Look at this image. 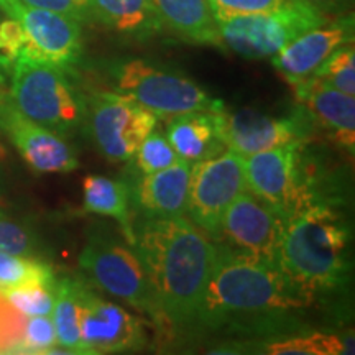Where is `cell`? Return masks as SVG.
I'll use <instances>...</instances> for the list:
<instances>
[{
    "mask_svg": "<svg viewBox=\"0 0 355 355\" xmlns=\"http://www.w3.org/2000/svg\"><path fill=\"white\" fill-rule=\"evenodd\" d=\"M133 234V247L159 313V327L198 324L216 259L211 239L184 216L144 217Z\"/></svg>",
    "mask_w": 355,
    "mask_h": 355,
    "instance_id": "obj_1",
    "label": "cell"
},
{
    "mask_svg": "<svg viewBox=\"0 0 355 355\" xmlns=\"http://www.w3.org/2000/svg\"><path fill=\"white\" fill-rule=\"evenodd\" d=\"M311 301L277 263L217 242L198 324L217 327L232 319L273 316Z\"/></svg>",
    "mask_w": 355,
    "mask_h": 355,
    "instance_id": "obj_2",
    "label": "cell"
},
{
    "mask_svg": "<svg viewBox=\"0 0 355 355\" xmlns=\"http://www.w3.org/2000/svg\"><path fill=\"white\" fill-rule=\"evenodd\" d=\"M347 257L349 227L331 204L311 202L286 217L278 266L311 298L343 285Z\"/></svg>",
    "mask_w": 355,
    "mask_h": 355,
    "instance_id": "obj_3",
    "label": "cell"
},
{
    "mask_svg": "<svg viewBox=\"0 0 355 355\" xmlns=\"http://www.w3.org/2000/svg\"><path fill=\"white\" fill-rule=\"evenodd\" d=\"M8 96L25 117L63 137L83 125L86 115V101L66 71L25 55L13 64Z\"/></svg>",
    "mask_w": 355,
    "mask_h": 355,
    "instance_id": "obj_4",
    "label": "cell"
},
{
    "mask_svg": "<svg viewBox=\"0 0 355 355\" xmlns=\"http://www.w3.org/2000/svg\"><path fill=\"white\" fill-rule=\"evenodd\" d=\"M79 266L97 286L141 311L159 326V313L152 286L135 247L109 227L89 232L79 255Z\"/></svg>",
    "mask_w": 355,
    "mask_h": 355,
    "instance_id": "obj_5",
    "label": "cell"
},
{
    "mask_svg": "<svg viewBox=\"0 0 355 355\" xmlns=\"http://www.w3.org/2000/svg\"><path fill=\"white\" fill-rule=\"evenodd\" d=\"M115 92L130 97L157 117L212 112L222 104L193 79L145 60L122 61L112 71Z\"/></svg>",
    "mask_w": 355,
    "mask_h": 355,
    "instance_id": "obj_6",
    "label": "cell"
},
{
    "mask_svg": "<svg viewBox=\"0 0 355 355\" xmlns=\"http://www.w3.org/2000/svg\"><path fill=\"white\" fill-rule=\"evenodd\" d=\"M326 20L329 17L298 0L278 10L217 19V26L222 44L230 51L247 60H272L296 37Z\"/></svg>",
    "mask_w": 355,
    "mask_h": 355,
    "instance_id": "obj_7",
    "label": "cell"
},
{
    "mask_svg": "<svg viewBox=\"0 0 355 355\" xmlns=\"http://www.w3.org/2000/svg\"><path fill=\"white\" fill-rule=\"evenodd\" d=\"M303 146L304 141H291L243 157L247 191L285 219L311 202H319L304 173Z\"/></svg>",
    "mask_w": 355,
    "mask_h": 355,
    "instance_id": "obj_8",
    "label": "cell"
},
{
    "mask_svg": "<svg viewBox=\"0 0 355 355\" xmlns=\"http://www.w3.org/2000/svg\"><path fill=\"white\" fill-rule=\"evenodd\" d=\"M91 140L109 162H128L158 117L121 92H99L86 102L84 115Z\"/></svg>",
    "mask_w": 355,
    "mask_h": 355,
    "instance_id": "obj_9",
    "label": "cell"
},
{
    "mask_svg": "<svg viewBox=\"0 0 355 355\" xmlns=\"http://www.w3.org/2000/svg\"><path fill=\"white\" fill-rule=\"evenodd\" d=\"M247 191L243 157L219 153L193 163L189 176L188 214L212 242H219L222 216L235 198Z\"/></svg>",
    "mask_w": 355,
    "mask_h": 355,
    "instance_id": "obj_10",
    "label": "cell"
},
{
    "mask_svg": "<svg viewBox=\"0 0 355 355\" xmlns=\"http://www.w3.org/2000/svg\"><path fill=\"white\" fill-rule=\"evenodd\" d=\"M78 321L84 354H110L145 344L141 322L122 306L101 298L78 279Z\"/></svg>",
    "mask_w": 355,
    "mask_h": 355,
    "instance_id": "obj_11",
    "label": "cell"
},
{
    "mask_svg": "<svg viewBox=\"0 0 355 355\" xmlns=\"http://www.w3.org/2000/svg\"><path fill=\"white\" fill-rule=\"evenodd\" d=\"M285 217L250 191L235 198L220 222L219 242L278 265Z\"/></svg>",
    "mask_w": 355,
    "mask_h": 355,
    "instance_id": "obj_12",
    "label": "cell"
},
{
    "mask_svg": "<svg viewBox=\"0 0 355 355\" xmlns=\"http://www.w3.org/2000/svg\"><path fill=\"white\" fill-rule=\"evenodd\" d=\"M214 115L217 133L229 152L248 157L275 146L304 141L309 135L308 122L301 117H273L254 109L229 112L220 104Z\"/></svg>",
    "mask_w": 355,
    "mask_h": 355,
    "instance_id": "obj_13",
    "label": "cell"
},
{
    "mask_svg": "<svg viewBox=\"0 0 355 355\" xmlns=\"http://www.w3.org/2000/svg\"><path fill=\"white\" fill-rule=\"evenodd\" d=\"M10 17L25 32L21 55L69 71L83 53V24L63 13L26 7L17 2Z\"/></svg>",
    "mask_w": 355,
    "mask_h": 355,
    "instance_id": "obj_14",
    "label": "cell"
},
{
    "mask_svg": "<svg viewBox=\"0 0 355 355\" xmlns=\"http://www.w3.org/2000/svg\"><path fill=\"white\" fill-rule=\"evenodd\" d=\"M0 128L19 150L26 165L38 173H71L79 168L78 155L63 135L30 121L0 89Z\"/></svg>",
    "mask_w": 355,
    "mask_h": 355,
    "instance_id": "obj_15",
    "label": "cell"
},
{
    "mask_svg": "<svg viewBox=\"0 0 355 355\" xmlns=\"http://www.w3.org/2000/svg\"><path fill=\"white\" fill-rule=\"evenodd\" d=\"M352 42L354 17H337L301 33L272 58V63L295 86L313 76L336 50Z\"/></svg>",
    "mask_w": 355,
    "mask_h": 355,
    "instance_id": "obj_16",
    "label": "cell"
},
{
    "mask_svg": "<svg viewBox=\"0 0 355 355\" xmlns=\"http://www.w3.org/2000/svg\"><path fill=\"white\" fill-rule=\"evenodd\" d=\"M295 94L304 105L308 117L322 127L340 146L354 153L355 148V99L311 76L295 84Z\"/></svg>",
    "mask_w": 355,
    "mask_h": 355,
    "instance_id": "obj_17",
    "label": "cell"
},
{
    "mask_svg": "<svg viewBox=\"0 0 355 355\" xmlns=\"http://www.w3.org/2000/svg\"><path fill=\"white\" fill-rule=\"evenodd\" d=\"M191 166L186 159L150 175L130 186L132 202L144 217H180L188 214Z\"/></svg>",
    "mask_w": 355,
    "mask_h": 355,
    "instance_id": "obj_18",
    "label": "cell"
},
{
    "mask_svg": "<svg viewBox=\"0 0 355 355\" xmlns=\"http://www.w3.org/2000/svg\"><path fill=\"white\" fill-rule=\"evenodd\" d=\"M163 28L189 43L224 48L209 0H150Z\"/></svg>",
    "mask_w": 355,
    "mask_h": 355,
    "instance_id": "obj_19",
    "label": "cell"
},
{
    "mask_svg": "<svg viewBox=\"0 0 355 355\" xmlns=\"http://www.w3.org/2000/svg\"><path fill=\"white\" fill-rule=\"evenodd\" d=\"M166 139L175 152L188 163L212 158L225 148L217 133L212 112H186L171 117Z\"/></svg>",
    "mask_w": 355,
    "mask_h": 355,
    "instance_id": "obj_20",
    "label": "cell"
},
{
    "mask_svg": "<svg viewBox=\"0 0 355 355\" xmlns=\"http://www.w3.org/2000/svg\"><path fill=\"white\" fill-rule=\"evenodd\" d=\"M92 19L123 37L145 40L162 32L163 25L150 0H91Z\"/></svg>",
    "mask_w": 355,
    "mask_h": 355,
    "instance_id": "obj_21",
    "label": "cell"
},
{
    "mask_svg": "<svg viewBox=\"0 0 355 355\" xmlns=\"http://www.w3.org/2000/svg\"><path fill=\"white\" fill-rule=\"evenodd\" d=\"M84 209L91 214L114 217L121 224L123 235L133 245V224L130 214L132 189L125 181L101 175H87L83 181Z\"/></svg>",
    "mask_w": 355,
    "mask_h": 355,
    "instance_id": "obj_22",
    "label": "cell"
},
{
    "mask_svg": "<svg viewBox=\"0 0 355 355\" xmlns=\"http://www.w3.org/2000/svg\"><path fill=\"white\" fill-rule=\"evenodd\" d=\"M55 304L51 319L60 347L71 354H84L78 321V279H55Z\"/></svg>",
    "mask_w": 355,
    "mask_h": 355,
    "instance_id": "obj_23",
    "label": "cell"
},
{
    "mask_svg": "<svg viewBox=\"0 0 355 355\" xmlns=\"http://www.w3.org/2000/svg\"><path fill=\"white\" fill-rule=\"evenodd\" d=\"M266 352L277 355H339L354 354V337L340 339L339 336L314 332L311 336L293 337V339L279 340L266 345Z\"/></svg>",
    "mask_w": 355,
    "mask_h": 355,
    "instance_id": "obj_24",
    "label": "cell"
},
{
    "mask_svg": "<svg viewBox=\"0 0 355 355\" xmlns=\"http://www.w3.org/2000/svg\"><path fill=\"white\" fill-rule=\"evenodd\" d=\"M55 279L53 268L44 261L0 252V290L25 283H53Z\"/></svg>",
    "mask_w": 355,
    "mask_h": 355,
    "instance_id": "obj_25",
    "label": "cell"
},
{
    "mask_svg": "<svg viewBox=\"0 0 355 355\" xmlns=\"http://www.w3.org/2000/svg\"><path fill=\"white\" fill-rule=\"evenodd\" d=\"M55 282L53 283H25V285L0 290L10 301L13 308L30 316H51L55 304Z\"/></svg>",
    "mask_w": 355,
    "mask_h": 355,
    "instance_id": "obj_26",
    "label": "cell"
},
{
    "mask_svg": "<svg viewBox=\"0 0 355 355\" xmlns=\"http://www.w3.org/2000/svg\"><path fill=\"white\" fill-rule=\"evenodd\" d=\"M314 78L321 79L344 94L355 96V50L354 42L336 50L319 66Z\"/></svg>",
    "mask_w": 355,
    "mask_h": 355,
    "instance_id": "obj_27",
    "label": "cell"
},
{
    "mask_svg": "<svg viewBox=\"0 0 355 355\" xmlns=\"http://www.w3.org/2000/svg\"><path fill=\"white\" fill-rule=\"evenodd\" d=\"M135 166L141 175H150V173L165 170V168L175 165V163L183 159L175 152L166 135L159 132H150L141 141L135 155Z\"/></svg>",
    "mask_w": 355,
    "mask_h": 355,
    "instance_id": "obj_28",
    "label": "cell"
},
{
    "mask_svg": "<svg viewBox=\"0 0 355 355\" xmlns=\"http://www.w3.org/2000/svg\"><path fill=\"white\" fill-rule=\"evenodd\" d=\"M40 247L37 234L28 225L0 214V252L38 259Z\"/></svg>",
    "mask_w": 355,
    "mask_h": 355,
    "instance_id": "obj_29",
    "label": "cell"
},
{
    "mask_svg": "<svg viewBox=\"0 0 355 355\" xmlns=\"http://www.w3.org/2000/svg\"><path fill=\"white\" fill-rule=\"evenodd\" d=\"M58 345L51 316L26 318L19 354H50Z\"/></svg>",
    "mask_w": 355,
    "mask_h": 355,
    "instance_id": "obj_30",
    "label": "cell"
},
{
    "mask_svg": "<svg viewBox=\"0 0 355 355\" xmlns=\"http://www.w3.org/2000/svg\"><path fill=\"white\" fill-rule=\"evenodd\" d=\"M26 316L0 291V354H19Z\"/></svg>",
    "mask_w": 355,
    "mask_h": 355,
    "instance_id": "obj_31",
    "label": "cell"
},
{
    "mask_svg": "<svg viewBox=\"0 0 355 355\" xmlns=\"http://www.w3.org/2000/svg\"><path fill=\"white\" fill-rule=\"evenodd\" d=\"M25 46V32L20 21L8 17L0 21V71H12Z\"/></svg>",
    "mask_w": 355,
    "mask_h": 355,
    "instance_id": "obj_32",
    "label": "cell"
},
{
    "mask_svg": "<svg viewBox=\"0 0 355 355\" xmlns=\"http://www.w3.org/2000/svg\"><path fill=\"white\" fill-rule=\"evenodd\" d=\"M295 2L298 0H209L216 20L225 19V17L278 10Z\"/></svg>",
    "mask_w": 355,
    "mask_h": 355,
    "instance_id": "obj_33",
    "label": "cell"
},
{
    "mask_svg": "<svg viewBox=\"0 0 355 355\" xmlns=\"http://www.w3.org/2000/svg\"><path fill=\"white\" fill-rule=\"evenodd\" d=\"M21 6L44 8L68 15L71 19L86 24L92 20L91 12V0H17Z\"/></svg>",
    "mask_w": 355,
    "mask_h": 355,
    "instance_id": "obj_34",
    "label": "cell"
},
{
    "mask_svg": "<svg viewBox=\"0 0 355 355\" xmlns=\"http://www.w3.org/2000/svg\"><path fill=\"white\" fill-rule=\"evenodd\" d=\"M301 2H304L306 6L314 8L321 15L329 17L331 19L332 15H339L347 7L349 0H301Z\"/></svg>",
    "mask_w": 355,
    "mask_h": 355,
    "instance_id": "obj_35",
    "label": "cell"
},
{
    "mask_svg": "<svg viewBox=\"0 0 355 355\" xmlns=\"http://www.w3.org/2000/svg\"><path fill=\"white\" fill-rule=\"evenodd\" d=\"M17 6V0H0V8L7 13L8 17L13 13V8Z\"/></svg>",
    "mask_w": 355,
    "mask_h": 355,
    "instance_id": "obj_36",
    "label": "cell"
},
{
    "mask_svg": "<svg viewBox=\"0 0 355 355\" xmlns=\"http://www.w3.org/2000/svg\"><path fill=\"white\" fill-rule=\"evenodd\" d=\"M6 83V74L2 73V71H0V84H3Z\"/></svg>",
    "mask_w": 355,
    "mask_h": 355,
    "instance_id": "obj_37",
    "label": "cell"
}]
</instances>
